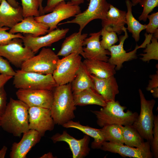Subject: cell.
I'll use <instances>...</instances> for the list:
<instances>
[{"label": "cell", "instance_id": "6da1fadb", "mask_svg": "<svg viewBox=\"0 0 158 158\" xmlns=\"http://www.w3.org/2000/svg\"><path fill=\"white\" fill-rule=\"evenodd\" d=\"M29 108L21 101L10 98L1 116V126L3 129L16 137H20L28 130Z\"/></svg>", "mask_w": 158, "mask_h": 158}, {"label": "cell", "instance_id": "7a4b0ae2", "mask_svg": "<svg viewBox=\"0 0 158 158\" xmlns=\"http://www.w3.org/2000/svg\"><path fill=\"white\" fill-rule=\"evenodd\" d=\"M53 100L50 109L55 124L62 125L74 118L76 109L71 83L58 85L53 90Z\"/></svg>", "mask_w": 158, "mask_h": 158}, {"label": "cell", "instance_id": "3957f363", "mask_svg": "<svg viewBox=\"0 0 158 158\" xmlns=\"http://www.w3.org/2000/svg\"><path fill=\"white\" fill-rule=\"evenodd\" d=\"M126 108L118 101H110L107 102L106 106L99 110L90 111L96 116L97 123L100 127L114 124L131 125L138 114L129 110L125 112Z\"/></svg>", "mask_w": 158, "mask_h": 158}, {"label": "cell", "instance_id": "277c9868", "mask_svg": "<svg viewBox=\"0 0 158 158\" xmlns=\"http://www.w3.org/2000/svg\"><path fill=\"white\" fill-rule=\"evenodd\" d=\"M13 76V85L18 89L53 91L58 85L52 74H43L20 70Z\"/></svg>", "mask_w": 158, "mask_h": 158}, {"label": "cell", "instance_id": "5b68a950", "mask_svg": "<svg viewBox=\"0 0 158 158\" xmlns=\"http://www.w3.org/2000/svg\"><path fill=\"white\" fill-rule=\"evenodd\" d=\"M140 102V111L132 126L140 135L151 142L153 138L154 117L153 109L155 104L153 99L147 100L140 89L139 90Z\"/></svg>", "mask_w": 158, "mask_h": 158}, {"label": "cell", "instance_id": "8992f818", "mask_svg": "<svg viewBox=\"0 0 158 158\" xmlns=\"http://www.w3.org/2000/svg\"><path fill=\"white\" fill-rule=\"evenodd\" d=\"M59 59L57 54L51 49L43 47L38 54L25 62L20 69L43 74H52Z\"/></svg>", "mask_w": 158, "mask_h": 158}, {"label": "cell", "instance_id": "52a82bcc", "mask_svg": "<svg viewBox=\"0 0 158 158\" xmlns=\"http://www.w3.org/2000/svg\"><path fill=\"white\" fill-rule=\"evenodd\" d=\"M86 0L89 3L86 10L75 16V18L71 20L58 24H76L79 26V31L82 32L85 26L92 20L96 19L102 20L106 19L110 4L106 0Z\"/></svg>", "mask_w": 158, "mask_h": 158}, {"label": "cell", "instance_id": "ba28073f", "mask_svg": "<svg viewBox=\"0 0 158 158\" xmlns=\"http://www.w3.org/2000/svg\"><path fill=\"white\" fill-rule=\"evenodd\" d=\"M80 9L79 5L70 1L67 2L63 1L58 4L50 13L34 18L37 21L47 25L49 32L57 28V25L61 21L74 17L81 12Z\"/></svg>", "mask_w": 158, "mask_h": 158}, {"label": "cell", "instance_id": "9c48e42d", "mask_svg": "<svg viewBox=\"0 0 158 158\" xmlns=\"http://www.w3.org/2000/svg\"><path fill=\"white\" fill-rule=\"evenodd\" d=\"M82 57L77 53L59 59L52 76L58 85L71 83L74 79L82 62Z\"/></svg>", "mask_w": 158, "mask_h": 158}, {"label": "cell", "instance_id": "30bf717a", "mask_svg": "<svg viewBox=\"0 0 158 158\" xmlns=\"http://www.w3.org/2000/svg\"><path fill=\"white\" fill-rule=\"evenodd\" d=\"M22 39L15 38L5 44H0V56L14 66L21 68L26 61L35 55L30 49L23 46Z\"/></svg>", "mask_w": 158, "mask_h": 158}, {"label": "cell", "instance_id": "8fae6325", "mask_svg": "<svg viewBox=\"0 0 158 158\" xmlns=\"http://www.w3.org/2000/svg\"><path fill=\"white\" fill-rule=\"evenodd\" d=\"M18 99L29 107H37L50 109L53 100V91L41 89H19Z\"/></svg>", "mask_w": 158, "mask_h": 158}, {"label": "cell", "instance_id": "7c38bea8", "mask_svg": "<svg viewBox=\"0 0 158 158\" xmlns=\"http://www.w3.org/2000/svg\"><path fill=\"white\" fill-rule=\"evenodd\" d=\"M29 129L38 132L41 136L52 130L55 124L50 109L37 107H29Z\"/></svg>", "mask_w": 158, "mask_h": 158}, {"label": "cell", "instance_id": "4fadbf2b", "mask_svg": "<svg viewBox=\"0 0 158 158\" xmlns=\"http://www.w3.org/2000/svg\"><path fill=\"white\" fill-rule=\"evenodd\" d=\"M69 30L68 28H56L45 35L34 36L25 34L22 40L24 46L30 49L36 54L43 47L51 46L52 44L64 38Z\"/></svg>", "mask_w": 158, "mask_h": 158}, {"label": "cell", "instance_id": "5bb4252c", "mask_svg": "<svg viewBox=\"0 0 158 158\" xmlns=\"http://www.w3.org/2000/svg\"><path fill=\"white\" fill-rule=\"evenodd\" d=\"M50 138L54 143L61 141L66 143L71 151L73 158H84L90 151L89 146L90 137L86 134L82 138L78 140L64 130L61 133L55 134Z\"/></svg>", "mask_w": 158, "mask_h": 158}, {"label": "cell", "instance_id": "9a60e30c", "mask_svg": "<svg viewBox=\"0 0 158 158\" xmlns=\"http://www.w3.org/2000/svg\"><path fill=\"white\" fill-rule=\"evenodd\" d=\"M150 144L148 141L144 147L138 148L105 141L102 144L100 149L105 151L118 153L123 157L152 158L153 156L150 150Z\"/></svg>", "mask_w": 158, "mask_h": 158}, {"label": "cell", "instance_id": "2e32d148", "mask_svg": "<svg viewBox=\"0 0 158 158\" xmlns=\"http://www.w3.org/2000/svg\"><path fill=\"white\" fill-rule=\"evenodd\" d=\"M124 35L119 37V44L117 45H113L108 49L110 52V57L108 62L115 65V70H119L122 67L123 63L125 61H128L137 58V50L139 49L137 44L134 50L127 52L123 48L125 40L128 38V35L127 31V28L124 27L123 29Z\"/></svg>", "mask_w": 158, "mask_h": 158}, {"label": "cell", "instance_id": "e0dca14e", "mask_svg": "<svg viewBox=\"0 0 158 158\" xmlns=\"http://www.w3.org/2000/svg\"><path fill=\"white\" fill-rule=\"evenodd\" d=\"M101 32L91 33L90 37L84 40L83 46V57L85 59H95L108 62L109 57L107 55H110V52L107 49H104L101 46L100 37Z\"/></svg>", "mask_w": 158, "mask_h": 158}, {"label": "cell", "instance_id": "ac0fdd59", "mask_svg": "<svg viewBox=\"0 0 158 158\" xmlns=\"http://www.w3.org/2000/svg\"><path fill=\"white\" fill-rule=\"evenodd\" d=\"M18 142L13 143L9 156L11 158H26L31 149L40 141L41 136L37 131L29 129L23 133Z\"/></svg>", "mask_w": 158, "mask_h": 158}, {"label": "cell", "instance_id": "d6986e66", "mask_svg": "<svg viewBox=\"0 0 158 158\" xmlns=\"http://www.w3.org/2000/svg\"><path fill=\"white\" fill-rule=\"evenodd\" d=\"M96 91L107 102L115 100L116 95L118 94V86L114 75L107 78H100L91 74Z\"/></svg>", "mask_w": 158, "mask_h": 158}, {"label": "cell", "instance_id": "ffe728a7", "mask_svg": "<svg viewBox=\"0 0 158 158\" xmlns=\"http://www.w3.org/2000/svg\"><path fill=\"white\" fill-rule=\"evenodd\" d=\"M49 29L46 24L36 21L34 16H29L24 18L20 22L10 29L9 32L12 34L23 33L39 36L48 33Z\"/></svg>", "mask_w": 158, "mask_h": 158}, {"label": "cell", "instance_id": "44dd1931", "mask_svg": "<svg viewBox=\"0 0 158 158\" xmlns=\"http://www.w3.org/2000/svg\"><path fill=\"white\" fill-rule=\"evenodd\" d=\"M22 8H15L6 0H2L0 5V27L12 28L24 18Z\"/></svg>", "mask_w": 158, "mask_h": 158}, {"label": "cell", "instance_id": "7402d4cb", "mask_svg": "<svg viewBox=\"0 0 158 158\" xmlns=\"http://www.w3.org/2000/svg\"><path fill=\"white\" fill-rule=\"evenodd\" d=\"M126 11L120 10L111 4L106 19L102 20V27L108 31L121 34L126 24Z\"/></svg>", "mask_w": 158, "mask_h": 158}, {"label": "cell", "instance_id": "603a6c76", "mask_svg": "<svg viewBox=\"0 0 158 158\" xmlns=\"http://www.w3.org/2000/svg\"><path fill=\"white\" fill-rule=\"evenodd\" d=\"M87 35V33L82 34V32L78 31L66 37L57 55L65 56L72 53H77L83 57V43Z\"/></svg>", "mask_w": 158, "mask_h": 158}, {"label": "cell", "instance_id": "cb8c5ba5", "mask_svg": "<svg viewBox=\"0 0 158 158\" xmlns=\"http://www.w3.org/2000/svg\"><path fill=\"white\" fill-rule=\"evenodd\" d=\"M83 64L90 74L100 78H107L116 73V66L108 62L97 59H85Z\"/></svg>", "mask_w": 158, "mask_h": 158}, {"label": "cell", "instance_id": "d4e9b609", "mask_svg": "<svg viewBox=\"0 0 158 158\" xmlns=\"http://www.w3.org/2000/svg\"><path fill=\"white\" fill-rule=\"evenodd\" d=\"M73 95L76 106L95 104L102 107L106 104L107 102L93 88H88L73 93Z\"/></svg>", "mask_w": 158, "mask_h": 158}, {"label": "cell", "instance_id": "484cf974", "mask_svg": "<svg viewBox=\"0 0 158 158\" xmlns=\"http://www.w3.org/2000/svg\"><path fill=\"white\" fill-rule=\"evenodd\" d=\"M66 128H72L78 129L94 139L91 144L92 148H100L103 143L105 141L101 129L94 128L88 126L81 124L79 122L70 120L62 125Z\"/></svg>", "mask_w": 158, "mask_h": 158}, {"label": "cell", "instance_id": "4316f807", "mask_svg": "<svg viewBox=\"0 0 158 158\" xmlns=\"http://www.w3.org/2000/svg\"><path fill=\"white\" fill-rule=\"evenodd\" d=\"M90 75L82 61L74 79L71 83L73 93L88 88L94 89Z\"/></svg>", "mask_w": 158, "mask_h": 158}, {"label": "cell", "instance_id": "83f0119b", "mask_svg": "<svg viewBox=\"0 0 158 158\" xmlns=\"http://www.w3.org/2000/svg\"><path fill=\"white\" fill-rule=\"evenodd\" d=\"M126 3L127 9L126 19V24L127 25V29L132 34V37L136 42L140 38V33L142 30L145 29L146 24H142L137 20L133 16L132 13V2L130 0H126Z\"/></svg>", "mask_w": 158, "mask_h": 158}, {"label": "cell", "instance_id": "f1b7e54d", "mask_svg": "<svg viewBox=\"0 0 158 158\" xmlns=\"http://www.w3.org/2000/svg\"><path fill=\"white\" fill-rule=\"evenodd\" d=\"M123 131L124 143L126 145L142 148L148 141L144 142V139L132 125L123 126Z\"/></svg>", "mask_w": 158, "mask_h": 158}, {"label": "cell", "instance_id": "f546056e", "mask_svg": "<svg viewBox=\"0 0 158 158\" xmlns=\"http://www.w3.org/2000/svg\"><path fill=\"white\" fill-rule=\"evenodd\" d=\"M123 126L114 124L107 125L101 129L105 141L119 144H124Z\"/></svg>", "mask_w": 158, "mask_h": 158}, {"label": "cell", "instance_id": "4dcf8cb0", "mask_svg": "<svg viewBox=\"0 0 158 158\" xmlns=\"http://www.w3.org/2000/svg\"><path fill=\"white\" fill-rule=\"evenodd\" d=\"M151 42L147 44L144 50L145 54H141L140 55L142 56L140 59L144 62H148L152 59L158 60V42L157 39L152 36Z\"/></svg>", "mask_w": 158, "mask_h": 158}, {"label": "cell", "instance_id": "1f68e13d", "mask_svg": "<svg viewBox=\"0 0 158 158\" xmlns=\"http://www.w3.org/2000/svg\"><path fill=\"white\" fill-rule=\"evenodd\" d=\"M23 15L24 18L29 16H40L39 0H21Z\"/></svg>", "mask_w": 158, "mask_h": 158}, {"label": "cell", "instance_id": "d6a6232c", "mask_svg": "<svg viewBox=\"0 0 158 158\" xmlns=\"http://www.w3.org/2000/svg\"><path fill=\"white\" fill-rule=\"evenodd\" d=\"M102 40L100 41L102 47L105 49H108L119 41L116 33L114 32H109L105 28L101 30Z\"/></svg>", "mask_w": 158, "mask_h": 158}, {"label": "cell", "instance_id": "836d02e7", "mask_svg": "<svg viewBox=\"0 0 158 158\" xmlns=\"http://www.w3.org/2000/svg\"><path fill=\"white\" fill-rule=\"evenodd\" d=\"M140 4L143 8V11L138 18L139 20L146 21L147 16L153 9L158 6V0H141Z\"/></svg>", "mask_w": 158, "mask_h": 158}, {"label": "cell", "instance_id": "e575fe53", "mask_svg": "<svg viewBox=\"0 0 158 158\" xmlns=\"http://www.w3.org/2000/svg\"><path fill=\"white\" fill-rule=\"evenodd\" d=\"M10 29L6 27H0V44H5L10 42L12 40L15 38L22 39L24 36L20 33L16 34H12L7 31Z\"/></svg>", "mask_w": 158, "mask_h": 158}, {"label": "cell", "instance_id": "d590c367", "mask_svg": "<svg viewBox=\"0 0 158 158\" xmlns=\"http://www.w3.org/2000/svg\"><path fill=\"white\" fill-rule=\"evenodd\" d=\"M153 138L151 142L154 157H158V115L155 116L153 128Z\"/></svg>", "mask_w": 158, "mask_h": 158}, {"label": "cell", "instance_id": "8d00e7d4", "mask_svg": "<svg viewBox=\"0 0 158 158\" xmlns=\"http://www.w3.org/2000/svg\"><path fill=\"white\" fill-rule=\"evenodd\" d=\"M149 22L146 25V31L147 33L154 34L158 32V12L154 13L151 15H148L147 18Z\"/></svg>", "mask_w": 158, "mask_h": 158}, {"label": "cell", "instance_id": "74e56055", "mask_svg": "<svg viewBox=\"0 0 158 158\" xmlns=\"http://www.w3.org/2000/svg\"><path fill=\"white\" fill-rule=\"evenodd\" d=\"M150 77L151 79L149 80V84L146 87L148 91H150L155 98L158 97V70L156 74L151 75Z\"/></svg>", "mask_w": 158, "mask_h": 158}, {"label": "cell", "instance_id": "f35d334b", "mask_svg": "<svg viewBox=\"0 0 158 158\" xmlns=\"http://www.w3.org/2000/svg\"><path fill=\"white\" fill-rule=\"evenodd\" d=\"M16 72L10 66L9 61L0 56V74L13 77Z\"/></svg>", "mask_w": 158, "mask_h": 158}, {"label": "cell", "instance_id": "ab89813d", "mask_svg": "<svg viewBox=\"0 0 158 158\" xmlns=\"http://www.w3.org/2000/svg\"><path fill=\"white\" fill-rule=\"evenodd\" d=\"M66 0L71 1L75 4L78 5L83 3L84 1V0H47L46 5L43 8L44 15L46 13L51 12L58 4Z\"/></svg>", "mask_w": 158, "mask_h": 158}, {"label": "cell", "instance_id": "60d3db41", "mask_svg": "<svg viewBox=\"0 0 158 158\" xmlns=\"http://www.w3.org/2000/svg\"><path fill=\"white\" fill-rule=\"evenodd\" d=\"M4 86L0 87V116H1L4 113L7 105V94Z\"/></svg>", "mask_w": 158, "mask_h": 158}, {"label": "cell", "instance_id": "b9f144b4", "mask_svg": "<svg viewBox=\"0 0 158 158\" xmlns=\"http://www.w3.org/2000/svg\"><path fill=\"white\" fill-rule=\"evenodd\" d=\"M13 77L4 75L0 74V87L4 85Z\"/></svg>", "mask_w": 158, "mask_h": 158}, {"label": "cell", "instance_id": "7bdbcfd3", "mask_svg": "<svg viewBox=\"0 0 158 158\" xmlns=\"http://www.w3.org/2000/svg\"><path fill=\"white\" fill-rule=\"evenodd\" d=\"M145 40L139 46V49L140 48H145L146 45L150 42L151 39L153 36V34H151L147 35V33H145Z\"/></svg>", "mask_w": 158, "mask_h": 158}, {"label": "cell", "instance_id": "ee69618b", "mask_svg": "<svg viewBox=\"0 0 158 158\" xmlns=\"http://www.w3.org/2000/svg\"><path fill=\"white\" fill-rule=\"evenodd\" d=\"M7 150V147L4 146L0 150V158H4Z\"/></svg>", "mask_w": 158, "mask_h": 158}, {"label": "cell", "instance_id": "f6af8a7d", "mask_svg": "<svg viewBox=\"0 0 158 158\" xmlns=\"http://www.w3.org/2000/svg\"><path fill=\"white\" fill-rule=\"evenodd\" d=\"M7 1L11 5L15 8H17L19 6V3L16 0H7Z\"/></svg>", "mask_w": 158, "mask_h": 158}, {"label": "cell", "instance_id": "bcb514c9", "mask_svg": "<svg viewBox=\"0 0 158 158\" xmlns=\"http://www.w3.org/2000/svg\"><path fill=\"white\" fill-rule=\"evenodd\" d=\"M40 158H55L51 152L44 154L40 157Z\"/></svg>", "mask_w": 158, "mask_h": 158}, {"label": "cell", "instance_id": "7dc6e473", "mask_svg": "<svg viewBox=\"0 0 158 158\" xmlns=\"http://www.w3.org/2000/svg\"><path fill=\"white\" fill-rule=\"evenodd\" d=\"M40 3V7L39 10L40 13V16L44 15L43 13V7L42 6V3L43 0H39Z\"/></svg>", "mask_w": 158, "mask_h": 158}, {"label": "cell", "instance_id": "c3c4849f", "mask_svg": "<svg viewBox=\"0 0 158 158\" xmlns=\"http://www.w3.org/2000/svg\"><path fill=\"white\" fill-rule=\"evenodd\" d=\"M141 0H131L133 6H135L139 3Z\"/></svg>", "mask_w": 158, "mask_h": 158}, {"label": "cell", "instance_id": "681fc988", "mask_svg": "<svg viewBox=\"0 0 158 158\" xmlns=\"http://www.w3.org/2000/svg\"><path fill=\"white\" fill-rule=\"evenodd\" d=\"M1 116H0V126H1Z\"/></svg>", "mask_w": 158, "mask_h": 158}, {"label": "cell", "instance_id": "f907efd6", "mask_svg": "<svg viewBox=\"0 0 158 158\" xmlns=\"http://www.w3.org/2000/svg\"><path fill=\"white\" fill-rule=\"evenodd\" d=\"M1 1L2 0H0V3H1Z\"/></svg>", "mask_w": 158, "mask_h": 158}]
</instances>
